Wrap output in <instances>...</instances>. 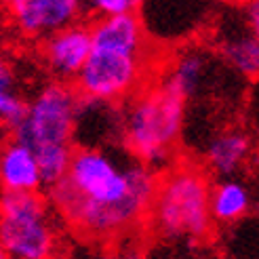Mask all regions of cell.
<instances>
[{"label": "cell", "mask_w": 259, "mask_h": 259, "mask_svg": "<svg viewBox=\"0 0 259 259\" xmlns=\"http://www.w3.org/2000/svg\"><path fill=\"white\" fill-rule=\"evenodd\" d=\"M224 59L236 72L244 76H257L259 72V40L257 34L247 32L240 36H232L224 42Z\"/></svg>", "instance_id": "5bb4252c"}, {"label": "cell", "mask_w": 259, "mask_h": 259, "mask_svg": "<svg viewBox=\"0 0 259 259\" xmlns=\"http://www.w3.org/2000/svg\"><path fill=\"white\" fill-rule=\"evenodd\" d=\"M251 156V137L240 128H226L206 146V162L217 173L230 177L238 173Z\"/></svg>", "instance_id": "8fae6325"}, {"label": "cell", "mask_w": 259, "mask_h": 259, "mask_svg": "<svg viewBox=\"0 0 259 259\" xmlns=\"http://www.w3.org/2000/svg\"><path fill=\"white\" fill-rule=\"evenodd\" d=\"M209 211L215 222L232 224L251 211V190L240 179H224L211 186Z\"/></svg>", "instance_id": "7c38bea8"}, {"label": "cell", "mask_w": 259, "mask_h": 259, "mask_svg": "<svg viewBox=\"0 0 259 259\" xmlns=\"http://www.w3.org/2000/svg\"><path fill=\"white\" fill-rule=\"evenodd\" d=\"M25 110V101L21 99L15 76L11 68L0 59V122L15 126Z\"/></svg>", "instance_id": "9a60e30c"}, {"label": "cell", "mask_w": 259, "mask_h": 259, "mask_svg": "<svg viewBox=\"0 0 259 259\" xmlns=\"http://www.w3.org/2000/svg\"><path fill=\"white\" fill-rule=\"evenodd\" d=\"M0 259H9V255H7V251H5L3 244H0Z\"/></svg>", "instance_id": "ffe728a7"}, {"label": "cell", "mask_w": 259, "mask_h": 259, "mask_svg": "<svg viewBox=\"0 0 259 259\" xmlns=\"http://www.w3.org/2000/svg\"><path fill=\"white\" fill-rule=\"evenodd\" d=\"M89 32L95 51H110V53L131 57H152L150 38L139 13L97 17L89 25Z\"/></svg>", "instance_id": "9c48e42d"}, {"label": "cell", "mask_w": 259, "mask_h": 259, "mask_svg": "<svg viewBox=\"0 0 259 259\" xmlns=\"http://www.w3.org/2000/svg\"><path fill=\"white\" fill-rule=\"evenodd\" d=\"M206 72H209V57L202 51L190 49L184 55L177 57V61L171 68L169 78L164 82L188 101L200 91Z\"/></svg>", "instance_id": "4fadbf2b"}, {"label": "cell", "mask_w": 259, "mask_h": 259, "mask_svg": "<svg viewBox=\"0 0 259 259\" xmlns=\"http://www.w3.org/2000/svg\"><path fill=\"white\" fill-rule=\"evenodd\" d=\"M97 259H120V257H118V255H108V253H106V255H99Z\"/></svg>", "instance_id": "d6986e66"}, {"label": "cell", "mask_w": 259, "mask_h": 259, "mask_svg": "<svg viewBox=\"0 0 259 259\" xmlns=\"http://www.w3.org/2000/svg\"><path fill=\"white\" fill-rule=\"evenodd\" d=\"M186 118V99L162 82L139 91L122 118L124 144L150 171L166 166Z\"/></svg>", "instance_id": "3957f363"}, {"label": "cell", "mask_w": 259, "mask_h": 259, "mask_svg": "<svg viewBox=\"0 0 259 259\" xmlns=\"http://www.w3.org/2000/svg\"><path fill=\"white\" fill-rule=\"evenodd\" d=\"M244 21L251 28L253 34H257V28H259V3H249L244 7Z\"/></svg>", "instance_id": "e0dca14e"}, {"label": "cell", "mask_w": 259, "mask_h": 259, "mask_svg": "<svg viewBox=\"0 0 259 259\" xmlns=\"http://www.w3.org/2000/svg\"><path fill=\"white\" fill-rule=\"evenodd\" d=\"M80 9L76 0H13L7 5L15 28L36 40H47L49 36L78 23Z\"/></svg>", "instance_id": "52a82bcc"}, {"label": "cell", "mask_w": 259, "mask_h": 259, "mask_svg": "<svg viewBox=\"0 0 259 259\" xmlns=\"http://www.w3.org/2000/svg\"><path fill=\"white\" fill-rule=\"evenodd\" d=\"M120 259H146L144 257V253L141 251H137V249H133V251H128V253H124Z\"/></svg>", "instance_id": "ac0fdd59"}, {"label": "cell", "mask_w": 259, "mask_h": 259, "mask_svg": "<svg viewBox=\"0 0 259 259\" xmlns=\"http://www.w3.org/2000/svg\"><path fill=\"white\" fill-rule=\"evenodd\" d=\"M211 184L196 164L181 162L156 181L148 217L162 236L202 240L211 234Z\"/></svg>", "instance_id": "277c9868"}, {"label": "cell", "mask_w": 259, "mask_h": 259, "mask_svg": "<svg viewBox=\"0 0 259 259\" xmlns=\"http://www.w3.org/2000/svg\"><path fill=\"white\" fill-rule=\"evenodd\" d=\"M99 17H116V15H128V13H137L139 5L135 0H95L91 3Z\"/></svg>", "instance_id": "2e32d148"}, {"label": "cell", "mask_w": 259, "mask_h": 259, "mask_svg": "<svg viewBox=\"0 0 259 259\" xmlns=\"http://www.w3.org/2000/svg\"><path fill=\"white\" fill-rule=\"evenodd\" d=\"M0 244L9 259H57L63 251L57 215L42 192H3Z\"/></svg>", "instance_id": "5b68a950"}, {"label": "cell", "mask_w": 259, "mask_h": 259, "mask_svg": "<svg viewBox=\"0 0 259 259\" xmlns=\"http://www.w3.org/2000/svg\"><path fill=\"white\" fill-rule=\"evenodd\" d=\"M152 57H131L110 51H91L80 74L76 76V93L97 103H114L139 93L146 84Z\"/></svg>", "instance_id": "8992f818"}, {"label": "cell", "mask_w": 259, "mask_h": 259, "mask_svg": "<svg viewBox=\"0 0 259 259\" xmlns=\"http://www.w3.org/2000/svg\"><path fill=\"white\" fill-rule=\"evenodd\" d=\"M156 181L139 162L122 164L99 148H74L66 175L49 188V204L78 234L112 240L148 217Z\"/></svg>", "instance_id": "6da1fadb"}, {"label": "cell", "mask_w": 259, "mask_h": 259, "mask_svg": "<svg viewBox=\"0 0 259 259\" xmlns=\"http://www.w3.org/2000/svg\"><path fill=\"white\" fill-rule=\"evenodd\" d=\"M0 186L5 192L23 194H36L45 188L34 152L15 139L0 146Z\"/></svg>", "instance_id": "30bf717a"}, {"label": "cell", "mask_w": 259, "mask_h": 259, "mask_svg": "<svg viewBox=\"0 0 259 259\" xmlns=\"http://www.w3.org/2000/svg\"><path fill=\"white\" fill-rule=\"evenodd\" d=\"M78 108L80 97L70 84L51 82L25 103L19 122L13 126V139L34 152L47 190L55 186L70 166Z\"/></svg>", "instance_id": "7a4b0ae2"}, {"label": "cell", "mask_w": 259, "mask_h": 259, "mask_svg": "<svg viewBox=\"0 0 259 259\" xmlns=\"http://www.w3.org/2000/svg\"><path fill=\"white\" fill-rule=\"evenodd\" d=\"M91 51H93V42H91L89 25L74 23L70 28L49 36L42 42V59L57 82L68 84L80 74Z\"/></svg>", "instance_id": "ba28073f"}]
</instances>
